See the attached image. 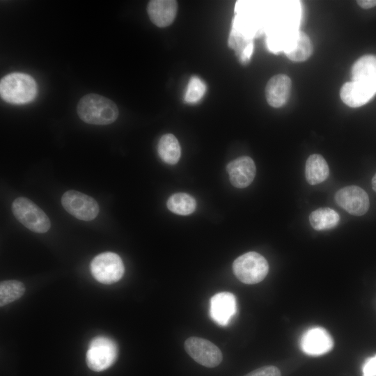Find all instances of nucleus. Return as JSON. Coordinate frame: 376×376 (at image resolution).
<instances>
[{"instance_id":"1a4fd4ad","label":"nucleus","mask_w":376,"mask_h":376,"mask_svg":"<svg viewBox=\"0 0 376 376\" xmlns=\"http://www.w3.org/2000/svg\"><path fill=\"white\" fill-rule=\"evenodd\" d=\"M334 198L340 207L352 215H363L369 208L368 196L358 186L343 187L336 193Z\"/></svg>"},{"instance_id":"9d476101","label":"nucleus","mask_w":376,"mask_h":376,"mask_svg":"<svg viewBox=\"0 0 376 376\" xmlns=\"http://www.w3.org/2000/svg\"><path fill=\"white\" fill-rule=\"evenodd\" d=\"M334 342L329 334L322 327L308 329L304 333L300 340L302 351L311 356H320L329 352Z\"/></svg>"},{"instance_id":"aec40b11","label":"nucleus","mask_w":376,"mask_h":376,"mask_svg":"<svg viewBox=\"0 0 376 376\" xmlns=\"http://www.w3.org/2000/svg\"><path fill=\"white\" fill-rule=\"evenodd\" d=\"M309 221L316 230H329L335 228L339 224L340 216L331 208L320 207L311 213Z\"/></svg>"},{"instance_id":"393cba45","label":"nucleus","mask_w":376,"mask_h":376,"mask_svg":"<svg viewBox=\"0 0 376 376\" xmlns=\"http://www.w3.org/2000/svg\"><path fill=\"white\" fill-rule=\"evenodd\" d=\"M363 376H376V354L368 357L362 366Z\"/></svg>"},{"instance_id":"6ab92c4d","label":"nucleus","mask_w":376,"mask_h":376,"mask_svg":"<svg viewBox=\"0 0 376 376\" xmlns=\"http://www.w3.org/2000/svg\"><path fill=\"white\" fill-rule=\"evenodd\" d=\"M159 156L168 164H175L180 159L181 149L176 137L172 134L163 135L158 143Z\"/></svg>"},{"instance_id":"a878e982","label":"nucleus","mask_w":376,"mask_h":376,"mask_svg":"<svg viewBox=\"0 0 376 376\" xmlns=\"http://www.w3.org/2000/svg\"><path fill=\"white\" fill-rule=\"evenodd\" d=\"M357 2L359 6L365 9H368L376 6V0H360Z\"/></svg>"},{"instance_id":"39448f33","label":"nucleus","mask_w":376,"mask_h":376,"mask_svg":"<svg viewBox=\"0 0 376 376\" xmlns=\"http://www.w3.org/2000/svg\"><path fill=\"white\" fill-rule=\"evenodd\" d=\"M118 351V346L112 339L104 336L95 337L86 354V364L95 372L104 370L114 363Z\"/></svg>"},{"instance_id":"4468645a","label":"nucleus","mask_w":376,"mask_h":376,"mask_svg":"<svg viewBox=\"0 0 376 376\" xmlns=\"http://www.w3.org/2000/svg\"><path fill=\"white\" fill-rule=\"evenodd\" d=\"M291 79L285 75H276L267 82L265 88V95L268 104L279 108L284 105L290 95Z\"/></svg>"},{"instance_id":"2eb2a0df","label":"nucleus","mask_w":376,"mask_h":376,"mask_svg":"<svg viewBox=\"0 0 376 376\" xmlns=\"http://www.w3.org/2000/svg\"><path fill=\"white\" fill-rule=\"evenodd\" d=\"M178 3L174 0L150 1L147 11L151 22L158 27H166L174 21Z\"/></svg>"},{"instance_id":"bb28decb","label":"nucleus","mask_w":376,"mask_h":376,"mask_svg":"<svg viewBox=\"0 0 376 376\" xmlns=\"http://www.w3.org/2000/svg\"><path fill=\"white\" fill-rule=\"evenodd\" d=\"M372 187L375 191H376V173L372 178Z\"/></svg>"},{"instance_id":"f3484780","label":"nucleus","mask_w":376,"mask_h":376,"mask_svg":"<svg viewBox=\"0 0 376 376\" xmlns=\"http://www.w3.org/2000/svg\"><path fill=\"white\" fill-rule=\"evenodd\" d=\"M283 52L290 60L301 62L311 56L313 46L306 33L297 31L290 39Z\"/></svg>"},{"instance_id":"0eeeda50","label":"nucleus","mask_w":376,"mask_h":376,"mask_svg":"<svg viewBox=\"0 0 376 376\" xmlns=\"http://www.w3.org/2000/svg\"><path fill=\"white\" fill-rule=\"evenodd\" d=\"M64 209L82 221H91L99 213V205L92 197L75 190L65 191L61 198Z\"/></svg>"},{"instance_id":"f03ea898","label":"nucleus","mask_w":376,"mask_h":376,"mask_svg":"<svg viewBox=\"0 0 376 376\" xmlns=\"http://www.w3.org/2000/svg\"><path fill=\"white\" fill-rule=\"evenodd\" d=\"M37 84L25 73L13 72L3 77L0 81L1 98L10 104H24L33 100L37 95Z\"/></svg>"},{"instance_id":"dca6fc26","label":"nucleus","mask_w":376,"mask_h":376,"mask_svg":"<svg viewBox=\"0 0 376 376\" xmlns=\"http://www.w3.org/2000/svg\"><path fill=\"white\" fill-rule=\"evenodd\" d=\"M352 80L376 88V56L365 55L352 68Z\"/></svg>"},{"instance_id":"423d86ee","label":"nucleus","mask_w":376,"mask_h":376,"mask_svg":"<svg viewBox=\"0 0 376 376\" xmlns=\"http://www.w3.org/2000/svg\"><path fill=\"white\" fill-rule=\"evenodd\" d=\"M93 277L103 284L118 281L124 274L125 267L120 257L113 252H104L96 256L91 263Z\"/></svg>"},{"instance_id":"a211bd4d","label":"nucleus","mask_w":376,"mask_h":376,"mask_svg":"<svg viewBox=\"0 0 376 376\" xmlns=\"http://www.w3.org/2000/svg\"><path fill=\"white\" fill-rule=\"evenodd\" d=\"M329 173L328 164L322 155L313 154L308 157L305 165V176L310 185H315L324 182Z\"/></svg>"},{"instance_id":"f8f14e48","label":"nucleus","mask_w":376,"mask_h":376,"mask_svg":"<svg viewBox=\"0 0 376 376\" xmlns=\"http://www.w3.org/2000/svg\"><path fill=\"white\" fill-rule=\"evenodd\" d=\"M226 171L232 185L237 188H245L253 182L256 168L251 157L242 156L229 162Z\"/></svg>"},{"instance_id":"f257e3e1","label":"nucleus","mask_w":376,"mask_h":376,"mask_svg":"<svg viewBox=\"0 0 376 376\" xmlns=\"http://www.w3.org/2000/svg\"><path fill=\"white\" fill-rule=\"evenodd\" d=\"M77 111L84 122L97 125L111 124L119 114L118 109L113 101L95 93L82 97L77 104Z\"/></svg>"},{"instance_id":"ddd939ff","label":"nucleus","mask_w":376,"mask_h":376,"mask_svg":"<svg viewBox=\"0 0 376 376\" xmlns=\"http://www.w3.org/2000/svg\"><path fill=\"white\" fill-rule=\"evenodd\" d=\"M376 94V88L350 81L343 85L340 91L342 101L350 107H359Z\"/></svg>"},{"instance_id":"9b49d317","label":"nucleus","mask_w":376,"mask_h":376,"mask_svg":"<svg viewBox=\"0 0 376 376\" xmlns=\"http://www.w3.org/2000/svg\"><path fill=\"white\" fill-rule=\"evenodd\" d=\"M237 311L236 299L229 292L213 295L210 301V315L219 325L226 326Z\"/></svg>"},{"instance_id":"7ed1b4c3","label":"nucleus","mask_w":376,"mask_h":376,"mask_svg":"<svg viewBox=\"0 0 376 376\" xmlns=\"http://www.w3.org/2000/svg\"><path fill=\"white\" fill-rule=\"evenodd\" d=\"M269 270L268 263L260 253L247 252L237 258L233 263V271L241 282L255 284L263 281Z\"/></svg>"},{"instance_id":"6e6552de","label":"nucleus","mask_w":376,"mask_h":376,"mask_svg":"<svg viewBox=\"0 0 376 376\" xmlns=\"http://www.w3.org/2000/svg\"><path fill=\"white\" fill-rule=\"evenodd\" d=\"M187 353L198 363L214 368L222 361V353L219 348L208 340L189 337L185 342Z\"/></svg>"},{"instance_id":"412c9836","label":"nucleus","mask_w":376,"mask_h":376,"mask_svg":"<svg viewBox=\"0 0 376 376\" xmlns=\"http://www.w3.org/2000/svg\"><path fill=\"white\" fill-rule=\"evenodd\" d=\"M168 209L177 214L188 215L194 212L196 202L193 196L186 193H175L167 201Z\"/></svg>"},{"instance_id":"4be33fe9","label":"nucleus","mask_w":376,"mask_h":376,"mask_svg":"<svg viewBox=\"0 0 376 376\" xmlns=\"http://www.w3.org/2000/svg\"><path fill=\"white\" fill-rule=\"evenodd\" d=\"M24 284L17 280H6L0 283V306H4L21 297L25 292Z\"/></svg>"},{"instance_id":"20e7f679","label":"nucleus","mask_w":376,"mask_h":376,"mask_svg":"<svg viewBox=\"0 0 376 376\" xmlns=\"http://www.w3.org/2000/svg\"><path fill=\"white\" fill-rule=\"evenodd\" d=\"M12 211L15 217L33 232L46 233L51 227L50 220L44 211L26 197L16 198Z\"/></svg>"},{"instance_id":"5701e85b","label":"nucleus","mask_w":376,"mask_h":376,"mask_svg":"<svg viewBox=\"0 0 376 376\" xmlns=\"http://www.w3.org/2000/svg\"><path fill=\"white\" fill-rule=\"evenodd\" d=\"M205 85L198 77H192L187 85L185 95V100L189 103H195L199 101L205 94Z\"/></svg>"},{"instance_id":"b1692460","label":"nucleus","mask_w":376,"mask_h":376,"mask_svg":"<svg viewBox=\"0 0 376 376\" xmlns=\"http://www.w3.org/2000/svg\"><path fill=\"white\" fill-rule=\"evenodd\" d=\"M244 376H281L280 370L274 366H266L256 369Z\"/></svg>"}]
</instances>
